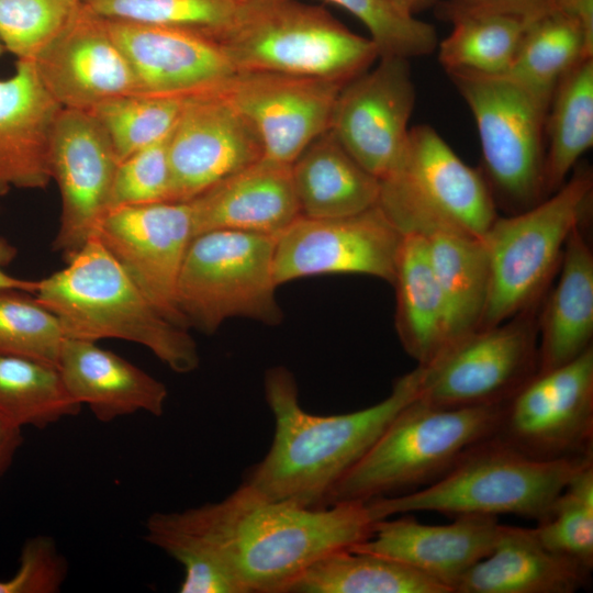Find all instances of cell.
Returning <instances> with one entry per match:
<instances>
[{
  "instance_id": "cell-1",
  "label": "cell",
  "mask_w": 593,
  "mask_h": 593,
  "mask_svg": "<svg viewBox=\"0 0 593 593\" xmlns=\"http://www.w3.org/2000/svg\"><path fill=\"white\" fill-rule=\"evenodd\" d=\"M374 522L366 502L304 507L243 482L221 501L154 513L145 540L183 567L181 593H288L312 563L368 539Z\"/></svg>"
},
{
  "instance_id": "cell-2",
  "label": "cell",
  "mask_w": 593,
  "mask_h": 593,
  "mask_svg": "<svg viewBox=\"0 0 593 593\" xmlns=\"http://www.w3.org/2000/svg\"><path fill=\"white\" fill-rule=\"evenodd\" d=\"M421 370L398 378L382 401L355 412L317 415L302 409L294 376L284 367L265 374L275 434L244 482L266 496L325 507L336 483L367 454L395 415L418 394Z\"/></svg>"
},
{
  "instance_id": "cell-3",
  "label": "cell",
  "mask_w": 593,
  "mask_h": 593,
  "mask_svg": "<svg viewBox=\"0 0 593 593\" xmlns=\"http://www.w3.org/2000/svg\"><path fill=\"white\" fill-rule=\"evenodd\" d=\"M34 296L57 316L66 338L133 342L177 373L199 366L188 329L157 311L94 235L63 269L38 280Z\"/></svg>"
},
{
  "instance_id": "cell-4",
  "label": "cell",
  "mask_w": 593,
  "mask_h": 593,
  "mask_svg": "<svg viewBox=\"0 0 593 593\" xmlns=\"http://www.w3.org/2000/svg\"><path fill=\"white\" fill-rule=\"evenodd\" d=\"M593 455L529 457L491 437L466 451L441 477L404 494L366 502L374 521L411 512L449 516L515 514L536 522Z\"/></svg>"
},
{
  "instance_id": "cell-5",
  "label": "cell",
  "mask_w": 593,
  "mask_h": 593,
  "mask_svg": "<svg viewBox=\"0 0 593 593\" xmlns=\"http://www.w3.org/2000/svg\"><path fill=\"white\" fill-rule=\"evenodd\" d=\"M503 406L438 407L416 398L336 483L325 506L400 495L432 483L494 436Z\"/></svg>"
},
{
  "instance_id": "cell-6",
  "label": "cell",
  "mask_w": 593,
  "mask_h": 593,
  "mask_svg": "<svg viewBox=\"0 0 593 593\" xmlns=\"http://www.w3.org/2000/svg\"><path fill=\"white\" fill-rule=\"evenodd\" d=\"M236 72L266 71L347 83L379 58L324 8L296 0H246L220 43Z\"/></svg>"
},
{
  "instance_id": "cell-7",
  "label": "cell",
  "mask_w": 593,
  "mask_h": 593,
  "mask_svg": "<svg viewBox=\"0 0 593 593\" xmlns=\"http://www.w3.org/2000/svg\"><path fill=\"white\" fill-rule=\"evenodd\" d=\"M592 193V174L578 171L535 205L495 219L483 238L490 286L478 329L501 324L544 300L568 237L589 214Z\"/></svg>"
},
{
  "instance_id": "cell-8",
  "label": "cell",
  "mask_w": 593,
  "mask_h": 593,
  "mask_svg": "<svg viewBox=\"0 0 593 593\" xmlns=\"http://www.w3.org/2000/svg\"><path fill=\"white\" fill-rule=\"evenodd\" d=\"M276 236L215 230L192 237L179 273L177 303L186 324L205 334L246 317L279 324L273 278Z\"/></svg>"
},
{
  "instance_id": "cell-9",
  "label": "cell",
  "mask_w": 593,
  "mask_h": 593,
  "mask_svg": "<svg viewBox=\"0 0 593 593\" xmlns=\"http://www.w3.org/2000/svg\"><path fill=\"white\" fill-rule=\"evenodd\" d=\"M447 74L475 121L495 203L514 214L545 199L549 103L505 75Z\"/></svg>"
},
{
  "instance_id": "cell-10",
  "label": "cell",
  "mask_w": 593,
  "mask_h": 593,
  "mask_svg": "<svg viewBox=\"0 0 593 593\" xmlns=\"http://www.w3.org/2000/svg\"><path fill=\"white\" fill-rule=\"evenodd\" d=\"M542 301L495 326L477 329L419 366L417 400L438 407L504 405L539 368Z\"/></svg>"
},
{
  "instance_id": "cell-11",
  "label": "cell",
  "mask_w": 593,
  "mask_h": 593,
  "mask_svg": "<svg viewBox=\"0 0 593 593\" xmlns=\"http://www.w3.org/2000/svg\"><path fill=\"white\" fill-rule=\"evenodd\" d=\"M493 437L536 459L593 455V347L527 381L504 404Z\"/></svg>"
},
{
  "instance_id": "cell-12",
  "label": "cell",
  "mask_w": 593,
  "mask_h": 593,
  "mask_svg": "<svg viewBox=\"0 0 593 593\" xmlns=\"http://www.w3.org/2000/svg\"><path fill=\"white\" fill-rule=\"evenodd\" d=\"M403 239L377 205L346 216H298L276 236L277 286L318 275H366L392 284Z\"/></svg>"
},
{
  "instance_id": "cell-13",
  "label": "cell",
  "mask_w": 593,
  "mask_h": 593,
  "mask_svg": "<svg viewBox=\"0 0 593 593\" xmlns=\"http://www.w3.org/2000/svg\"><path fill=\"white\" fill-rule=\"evenodd\" d=\"M97 236L157 311L188 329L177 303V284L193 237L189 202H156L110 209Z\"/></svg>"
},
{
  "instance_id": "cell-14",
  "label": "cell",
  "mask_w": 593,
  "mask_h": 593,
  "mask_svg": "<svg viewBox=\"0 0 593 593\" xmlns=\"http://www.w3.org/2000/svg\"><path fill=\"white\" fill-rule=\"evenodd\" d=\"M378 202L419 205L482 239L499 216L483 175L425 124L410 127L398 165L380 180Z\"/></svg>"
},
{
  "instance_id": "cell-15",
  "label": "cell",
  "mask_w": 593,
  "mask_h": 593,
  "mask_svg": "<svg viewBox=\"0 0 593 593\" xmlns=\"http://www.w3.org/2000/svg\"><path fill=\"white\" fill-rule=\"evenodd\" d=\"M378 65L340 90L328 131L379 180L398 165L415 104L409 59L380 57Z\"/></svg>"
},
{
  "instance_id": "cell-16",
  "label": "cell",
  "mask_w": 593,
  "mask_h": 593,
  "mask_svg": "<svg viewBox=\"0 0 593 593\" xmlns=\"http://www.w3.org/2000/svg\"><path fill=\"white\" fill-rule=\"evenodd\" d=\"M167 149L175 202L194 199L264 156L257 130L220 90L184 100Z\"/></svg>"
},
{
  "instance_id": "cell-17",
  "label": "cell",
  "mask_w": 593,
  "mask_h": 593,
  "mask_svg": "<svg viewBox=\"0 0 593 593\" xmlns=\"http://www.w3.org/2000/svg\"><path fill=\"white\" fill-rule=\"evenodd\" d=\"M119 160L98 121L63 108L52 137L51 169L59 188L61 215L53 249L67 260L93 235L109 210Z\"/></svg>"
},
{
  "instance_id": "cell-18",
  "label": "cell",
  "mask_w": 593,
  "mask_h": 593,
  "mask_svg": "<svg viewBox=\"0 0 593 593\" xmlns=\"http://www.w3.org/2000/svg\"><path fill=\"white\" fill-rule=\"evenodd\" d=\"M346 83L266 71L236 72L220 90L257 130L264 156L291 165L329 128Z\"/></svg>"
},
{
  "instance_id": "cell-19",
  "label": "cell",
  "mask_w": 593,
  "mask_h": 593,
  "mask_svg": "<svg viewBox=\"0 0 593 593\" xmlns=\"http://www.w3.org/2000/svg\"><path fill=\"white\" fill-rule=\"evenodd\" d=\"M32 60L47 91L65 109L89 112L109 99L138 93L132 66L107 21L81 2Z\"/></svg>"
},
{
  "instance_id": "cell-20",
  "label": "cell",
  "mask_w": 593,
  "mask_h": 593,
  "mask_svg": "<svg viewBox=\"0 0 593 593\" xmlns=\"http://www.w3.org/2000/svg\"><path fill=\"white\" fill-rule=\"evenodd\" d=\"M105 21L132 66L138 94L189 98L221 90L236 74L216 41L177 29Z\"/></svg>"
},
{
  "instance_id": "cell-21",
  "label": "cell",
  "mask_w": 593,
  "mask_h": 593,
  "mask_svg": "<svg viewBox=\"0 0 593 593\" xmlns=\"http://www.w3.org/2000/svg\"><path fill=\"white\" fill-rule=\"evenodd\" d=\"M383 213L401 233L416 232L426 243L447 305V346L477 331L490 286L489 257L483 239L418 205L395 204Z\"/></svg>"
},
{
  "instance_id": "cell-22",
  "label": "cell",
  "mask_w": 593,
  "mask_h": 593,
  "mask_svg": "<svg viewBox=\"0 0 593 593\" xmlns=\"http://www.w3.org/2000/svg\"><path fill=\"white\" fill-rule=\"evenodd\" d=\"M499 525L488 515H460L445 525L388 517L376 521L370 537L350 549L396 560L454 593L459 579L492 550Z\"/></svg>"
},
{
  "instance_id": "cell-23",
  "label": "cell",
  "mask_w": 593,
  "mask_h": 593,
  "mask_svg": "<svg viewBox=\"0 0 593 593\" xmlns=\"http://www.w3.org/2000/svg\"><path fill=\"white\" fill-rule=\"evenodd\" d=\"M61 109L32 59H18L14 74L0 79V197L12 188L49 184L52 137Z\"/></svg>"
},
{
  "instance_id": "cell-24",
  "label": "cell",
  "mask_w": 593,
  "mask_h": 593,
  "mask_svg": "<svg viewBox=\"0 0 593 593\" xmlns=\"http://www.w3.org/2000/svg\"><path fill=\"white\" fill-rule=\"evenodd\" d=\"M188 202L193 236L215 230L277 236L301 215L291 165L265 156Z\"/></svg>"
},
{
  "instance_id": "cell-25",
  "label": "cell",
  "mask_w": 593,
  "mask_h": 593,
  "mask_svg": "<svg viewBox=\"0 0 593 593\" xmlns=\"http://www.w3.org/2000/svg\"><path fill=\"white\" fill-rule=\"evenodd\" d=\"M57 368L72 398L102 423L138 412L164 414L166 385L96 342L66 338Z\"/></svg>"
},
{
  "instance_id": "cell-26",
  "label": "cell",
  "mask_w": 593,
  "mask_h": 593,
  "mask_svg": "<svg viewBox=\"0 0 593 593\" xmlns=\"http://www.w3.org/2000/svg\"><path fill=\"white\" fill-rule=\"evenodd\" d=\"M590 573L546 548L533 528L500 524L492 550L459 579L454 593H573Z\"/></svg>"
},
{
  "instance_id": "cell-27",
  "label": "cell",
  "mask_w": 593,
  "mask_h": 593,
  "mask_svg": "<svg viewBox=\"0 0 593 593\" xmlns=\"http://www.w3.org/2000/svg\"><path fill=\"white\" fill-rule=\"evenodd\" d=\"M581 226L568 237L559 278L541 303L538 372L570 362L592 347L593 251Z\"/></svg>"
},
{
  "instance_id": "cell-28",
  "label": "cell",
  "mask_w": 593,
  "mask_h": 593,
  "mask_svg": "<svg viewBox=\"0 0 593 593\" xmlns=\"http://www.w3.org/2000/svg\"><path fill=\"white\" fill-rule=\"evenodd\" d=\"M300 214L338 217L378 204L380 180L362 168L327 130L291 164Z\"/></svg>"
},
{
  "instance_id": "cell-29",
  "label": "cell",
  "mask_w": 593,
  "mask_h": 593,
  "mask_svg": "<svg viewBox=\"0 0 593 593\" xmlns=\"http://www.w3.org/2000/svg\"><path fill=\"white\" fill-rule=\"evenodd\" d=\"M395 276V328L406 354L425 366L449 340L448 311L426 243L416 232L402 233Z\"/></svg>"
},
{
  "instance_id": "cell-30",
  "label": "cell",
  "mask_w": 593,
  "mask_h": 593,
  "mask_svg": "<svg viewBox=\"0 0 593 593\" xmlns=\"http://www.w3.org/2000/svg\"><path fill=\"white\" fill-rule=\"evenodd\" d=\"M288 593H452L387 557L351 549L329 553L303 571Z\"/></svg>"
},
{
  "instance_id": "cell-31",
  "label": "cell",
  "mask_w": 593,
  "mask_h": 593,
  "mask_svg": "<svg viewBox=\"0 0 593 593\" xmlns=\"http://www.w3.org/2000/svg\"><path fill=\"white\" fill-rule=\"evenodd\" d=\"M588 57H593V42L574 15L559 9L529 24L503 75L550 104L561 78Z\"/></svg>"
},
{
  "instance_id": "cell-32",
  "label": "cell",
  "mask_w": 593,
  "mask_h": 593,
  "mask_svg": "<svg viewBox=\"0 0 593 593\" xmlns=\"http://www.w3.org/2000/svg\"><path fill=\"white\" fill-rule=\"evenodd\" d=\"M548 148L544 191H557L593 145V57L578 63L558 82L546 118Z\"/></svg>"
},
{
  "instance_id": "cell-33",
  "label": "cell",
  "mask_w": 593,
  "mask_h": 593,
  "mask_svg": "<svg viewBox=\"0 0 593 593\" xmlns=\"http://www.w3.org/2000/svg\"><path fill=\"white\" fill-rule=\"evenodd\" d=\"M81 406L56 366L0 355V416L21 428L43 429L77 415Z\"/></svg>"
},
{
  "instance_id": "cell-34",
  "label": "cell",
  "mask_w": 593,
  "mask_h": 593,
  "mask_svg": "<svg viewBox=\"0 0 593 593\" xmlns=\"http://www.w3.org/2000/svg\"><path fill=\"white\" fill-rule=\"evenodd\" d=\"M534 21L494 13L456 19L450 34L438 43V60L446 72L503 75Z\"/></svg>"
},
{
  "instance_id": "cell-35",
  "label": "cell",
  "mask_w": 593,
  "mask_h": 593,
  "mask_svg": "<svg viewBox=\"0 0 593 593\" xmlns=\"http://www.w3.org/2000/svg\"><path fill=\"white\" fill-rule=\"evenodd\" d=\"M93 14L118 22L177 29L221 43L246 0H80Z\"/></svg>"
},
{
  "instance_id": "cell-36",
  "label": "cell",
  "mask_w": 593,
  "mask_h": 593,
  "mask_svg": "<svg viewBox=\"0 0 593 593\" xmlns=\"http://www.w3.org/2000/svg\"><path fill=\"white\" fill-rule=\"evenodd\" d=\"M187 98L125 94L96 105L89 113L109 137L119 163L169 136Z\"/></svg>"
},
{
  "instance_id": "cell-37",
  "label": "cell",
  "mask_w": 593,
  "mask_h": 593,
  "mask_svg": "<svg viewBox=\"0 0 593 593\" xmlns=\"http://www.w3.org/2000/svg\"><path fill=\"white\" fill-rule=\"evenodd\" d=\"M549 550L593 568V461L564 485L533 528Z\"/></svg>"
},
{
  "instance_id": "cell-38",
  "label": "cell",
  "mask_w": 593,
  "mask_h": 593,
  "mask_svg": "<svg viewBox=\"0 0 593 593\" xmlns=\"http://www.w3.org/2000/svg\"><path fill=\"white\" fill-rule=\"evenodd\" d=\"M31 293L0 289V355L58 365L66 339L57 316Z\"/></svg>"
},
{
  "instance_id": "cell-39",
  "label": "cell",
  "mask_w": 593,
  "mask_h": 593,
  "mask_svg": "<svg viewBox=\"0 0 593 593\" xmlns=\"http://www.w3.org/2000/svg\"><path fill=\"white\" fill-rule=\"evenodd\" d=\"M355 15L369 31L380 57L410 59L438 46L435 27L391 0H326Z\"/></svg>"
},
{
  "instance_id": "cell-40",
  "label": "cell",
  "mask_w": 593,
  "mask_h": 593,
  "mask_svg": "<svg viewBox=\"0 0 593 593\" xmlns=\"http://www.w3.org/2000/svg\"><path fill=\"white\" fill-rule=\"evenodd\" d=\"M79 3L80 0H0V42L18 59H34Z\"/></svg>"
},
{
  "instance_id": "cell-41",
  "label": "cell",
  "mask_w": 593,
  "mask_h": 593,
  "mask_svg": "<svg viewBox=\"0 0 593 593\" xmlns=\"http://www.w3.org/2000/svg\"><path fill=\"white\" fill-rule=\"evenodd\" d=\"M167 139L149 145L119 163L111 187L109 210L169 201Z\"/></svg>"
},
{
  "instance_id": "cell-42",
  "label": "cell",
  "mask_w": 593,
  "mask_h": 593,
  "mask_svg": "<svg viewBox=\"0 0 593 593\" xmlns=\"http://www.w3.org/2000/svg\"><path fill=\"white\" fill-rule=\"evenodd\" d=\"M67 573L66 558L54 539L37 535L24 542L16 572L9 579L0 580V593H56Z\"/></svg>"
},
{
  "instance_id": "cell-43",
  "label": "cell",
  "mask_w": 593,
  "mask_h": 593,
  "mask_svg": "<svg viewBox=\"0 0 593 593\" xmlns=\"http://www.w3.org/2000/svg\"><path fill=\"white\" fill-rule=\"evenodd\" d=\"M566 0H446L437 4L440 19L452 22L473 14H506L537 20L562 9Z\"/></svg>"
},
{
  "instance_id": "cell-44",
  "label": "cell",
  "mask_w": 593,
  "mask_h": 593,
  "mask_svg": "<svg viewBox=\"0 0 593 593\" xmlns=\"http://www.w3.org/2000/svg\"><path fill=\"white\" fill-rule=\"evenodd\" d=\"M22 443V428L0 416V479L12 465Z\"/></svg>"
},
{
  "instance_id": "cell-45",
  "label": "cell",
  "mask_w": 593,
  "mask_h": 593,
  "mask_svg": "<svg viewBox=\"0 0 593 593\" xmlns=\"http://www.w3.org/2000/svg\"><path fill=\"white\" fill-rule=\"evenodd\" d=\"M18 254L16 248L4 237H0V289H15L34 294L38 280H24L8 275L3 267L13 261Z\"/></svg>"
},
{
  "instance_id": "cell-46",
  "label": "cell",
  "mask_w": 593,
  "mask_h": 593,
  "mask_svg": "<svg viewBox=\"0 0 593 593\" xmlns=\"http://www.w3.org/2000/svg\"><path fill=\"white\" fill-rule=\"evenodd\" d=\"M574 15L593 42V0H566L563 8Z\"/></svg>"
},
{
  "instance_id": "cell-47",
  "label": "cell",
  "mask_w": 593,
  "mask_h": 593,
  "mask_svg": "<svg viewBox=\"0 0 593 593\" xmlns=\"http://www.w3.org/2000/svg\"><path fill=\"white\" fill-rule=\"evenodd\" d=\"M391 1L405 8L412 13L424 10L437 2V0H391Z\"/></svg>"
},
{
  "instance_id": "cell-48",
  "label": "cell",
  "mask_w": 593,
  "mask_h": 593,
  "mask_svg": "<svg viewBox=\"0 0 593 593\" xmlns=\"http://www.w3.org/2000/svg\"><path fill=\"white\" fill-rule=\"evenodd\" d=\"M5 49H4L3 45H2V43L0 42V55H2Z\"/></svg>"
}]
</instances>
